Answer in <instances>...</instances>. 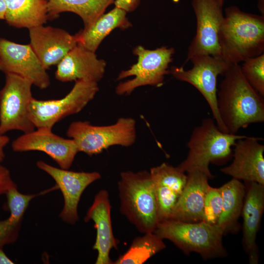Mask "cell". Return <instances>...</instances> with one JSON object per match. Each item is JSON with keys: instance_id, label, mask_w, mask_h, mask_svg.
Listing matches in <instances>:
<instances>
[{"instance_id": "cell-35", "label": "cell", "mask_w": 264, "mask_h": 264, "mask_svg": "<svg viewBox=\"0 0 264 264\" xmlns=\"http://www.w3.org/2000/svg\"><path fill=\"white\" fill-rule=\"evenodd\" d=\"M258 7L260 11L262 13V16L264 15V8H262V3H264V0H258Z\"/></svg>"}, {"instance_id": "cell-31", "label": "cell", "mask_w": 264, "mask_h": 264, "mask_svg": "<svg viewBox=\"0 0 264 264\" xmlns=\"http://www.w3.org/2000/svg\"><path fill=\"white\" fill-rule=\"evenodd\" d=\"M140 0H114L115 7L119 8L127 12L135 10L139 5Z\"/></svg>"}, {"instance_id": "cell-14", "label": "cell", "mask_w": 264, "mask_h": 264, "mask_svg": "<svg viewBox=\"0 0 264 264\" xmlns=\"http://www.w3.org/2000/svg\"><path fill=\"white\" fill-rule=\"evenodd\" d=\"M15 152L40 151L46 154L60 168L68 170L79 152L72 139H66L52 132V129L41 127L24 133L11 144Z\"/></svg>"}, {"instance_id": "cell-28", "label": "cell", "mask_w": 264, "mask_h": 264, "mask_svg": "<svg viewBox=\"0 0 264 264\" xmlns=\"http://www.w3.org/2000/svg\"><path fill=\"white\" fill-rule=\"evenodd\" d=\"M243 62L241 69L244 77L258 93L264 97V53Z\"/></svg>"}, {"instance_id": "cell-6", "label": "cell", "mask_w": 264, "mask_h": 264, "mask_svg": "<svg viewBox=\"0 0 264 264\" xmlns=\"http://www.w3.org/2000/svg\"><path fill=\"white\" fill-rule=\"evenodd\" d=\"M66 135L74 141L79 152L91 156L111 146L132 145L136 140V123L131 117H121L115 124L104 126L75 121L69 126Z\"/></svg>"}, {"instance_id": "cell-15", "label": "cell", "mask_w": 264, "mask_h": 264, "mask_svg": "<svg viewBox=\"0 0 264 264\" xmlns=\"http://www.w3.org/2000/svg\"><path fill=\"white\" fill-rule=\"evenodd\" d=\"M262 139L248 136L237 140L233 161L221 172L238 180L264 185V145L259 142Z\"/></svg>"}, {"instance_id": "cell-27", "label": "cell", "mask_w": 264, "mask_h": 264, "mask_svg": "<svg viewBox=\"0 0 264 264\" xmlns=\"http://www.w3.org/2000/svg\"><path fill=\"white\" fill-rule=\"evenodd\" d=\"M149 172L154 185L166 186L180 195L186 183L187 175L178 167L164 162L151 168Z\"/></svg>"}, {"instance_id": "cell-36", "label": "cell", "mask_w": 264, "mask_h": 264, "mask_svg": "<svg viewBox=\"0 0 264 264\" xmlns=\"http://www.w3.org/2000/svg\"><path fill=\"white\" fill-rule=\"evenodd\" d=\"M219 3H220V4L221 5V6H223V4H224V0H218Z\"/></svg>"}, {"instance_id": "cell-22", "label": "cell", "mask_w": 264, "mask_h": 264, "mask_svg": "<svg viewBox=\"0 0 264 264\" xmlns=\"http://www.w3.org/2000/svg\"><path fill=\"white\" fill-rule=\"evenodd\" d=\"M4 20L16 28L28 29L44 25L49 19L47 0H4Z\"/></svg>"}, {"instance_id": "cell-37", "label": "cell", "mask_w": 264, "mask_h": 264, "mask_svg": "<svg viewBox=\"0 0 264 264\" xmlns=\"http://www.w3.org/2000/svg\"></svg>"}, {"instance_id": "cell-1", "label": "cell", "mask_w": 264, "mask_h": 264, "mask_svg": "<svg viewBox=\"0 0 264 264\" xmlns=\"http://www.w3.org/2000/svg\"><path fill=\"white\" fill-rule=\"evenodd\" d=\"M217 92L220 118L228 132L264 121V97L244 77L239 64L231 65L223 75Z\"/></svg>"}, {"instance_id": "cell-21", "label": "cell", "mask_w": 264, "mask_h": 264, "mask_svg": "<svg viewBox=\"0 0 264 264\" xmlns=\"http://www.w3.org/2000/svg\"><path fill=\"white\" fill-rule=\"evenodd\" d=\"M127 12L116 7L100 16L91 25L75 34L77 44L96 52L102 41L114 29L125 30L132 26Z\"/></svg>"}, {"instance_id": "cell-3", "label": "cell", "mask_w": 264, "mask_h": 264, "mask_svg": "<svg viewBox=\"0 0 264 264\" xmlns=\"http://www.w3.org/2000/svg\"><path fill=\"white\" fill-rule=\"evenodd\" d=\"M118 190L122 214L140 232H154L158 223V210L150 172H122Z\"/></svg>"}, {"instance_id": "cell-20", "label": "cell", "mask_w": 264, "mask_h": 264, "mask_svg": "<svg viewBox=\"0 0 264 264\" xmlns=\"http://www.w3.org/2000/svg\"><path fill=\"white\" fill-rule=\"evenodd\" d=\"M242 210L243 218V244L248 253L250 264H256L259 256L256 242L264 210V185L254 181H246Z\"/></svg>"}, {"instance_id": "cell-12", "label": "cell", "mask_w": 264, "mask_h": 264, "mask_svg": "<svg viewBox=\"0 0 264 264\" xmlns=\"http://www.w3.org/2000/svg\"><path fill=\"white\" fill-rule=\"evenodd\" d=\"M0 70L27 79L41 89L50 84L46 69L29 44H17L0 38Z\"/></svg>"}, {"instance_id": "cell-4", "label": "cell", "mask_w": 264, "mask_h": 264, "mask_svg": "<svg viewBox=\"0 0 264 264\" xmlns=\"http://www.w3.org/2000/svg\"><path fill=\"white\" fill-rule=\"evenodd\" d=\"M247 136L224 132L215 120L206 118L192 131L187 144L189 149L187 157L177 167L184 173L198 171L212 178L209 164L230 157L231 148L237 140Z\"/></svg>"}, {"instance_id": "cell-23", "label": "cell", "mask_w": 264, "mask_h": 264, "mask_svg": "<svg viewBox=\"0 0 264 264\" xmlns=\"http://www.w3.org/2000/svg\"><path fill=\"white\" fill-rule=\"evenodd\" d=\"M53 189V187L39 194L32 195L22 194L17 187L10 189L6 192L5 195L10 216L6 219L0 220V247L14 243L18 239L24 214L30 201L37 196Z\"/></svg>"}, {"instance_id": "cell-17", "label": "cell", "mask_w": 264, "mask_h": 264, "mask_svg": "<svg viewBox=\"0 0 264 264\" xmlns=\"http://www.w3.org/2000/svg\"><path fill=\"white\" fill-rule=\"evenodd\" d=\"M106 66L95 52L77 44L57 65L55 78L62 82L83 80L97 83L103 78Z\"/></svg>"}, {"instance_id": "cell-9", "label": "cell", "mask_w": 264, "mask_h": 264, "mask_svg": "<svg viewBox=\"0 0 264 264\" xmlns=\"http://www.w3.org/2000/svg\"><path fill=\"white\" fill-rule=\"evenodd\" d=\"M189 61L193 64L191 69L185 70L183 66H173L170 72L176 79L190 84L200 92L208 104L219 129L228 133L218 111L217 83L218 76L223 75L232 65L220 57L210 55L196 56Z\"/></svg>"}, {"instance_id": "cell-16", "label": "cell", "mask_w": 264, "mask_h": 264, "mask_svg": "<svg viewBox=\"0 0 264 264\" xmlns=\"http://www.w3.org/2000/svg\"><path fill=\"white\" fill-rule=\"evenodd\" d=\"M30 45L45 69L58 65L77 44L76 35L44 25L29 29Z\"/></svg>"}, {"instance_id": "cell-8", "label": "cell", "mask_w": 264, "mask_h": 264, "mask_svg": "<svg viewBox=\"0 0 264 264\" xmlns=\"http://www.w3.org/2000/svg\"><path fill=\"white\" fill-rule=\"evenodd\" d=\"M5 84L0 90V134L12 130L23 133L36 128L28 113L32 83L13 73H5Z\"/></svg>"}, {"instance_id": "cell-19", "label": "cell", "mask_w": 264, "mask_h": 264, "mask_svg": "<svg viewBox=\"0 0 264 264\" xmlns=\"http://www.w3.org/2000/svg\"><path fill=\"white\" fill-rule=\"evenodd\" d=\"M208 179L198 171L188 173L186 183L168 220L185 222L202 220L205 198L210 187Z\"/></svg>"}, {"instance_id": "cell-32", "label": "cell", "mask_w": 264, "mask_h": 264, "mask_svg": "<svg viewBox=\"0 0 264 264\" xmlns=\"http://www.w3.org/2000/svg\"><path fill=\"white\" fill-rule=\"evenodd\" d=\"M10 138L4 134H0V163L4 159V147L8 144Z\"/></svg>"}, {"instance_id": "cell-11", "label": "cell", "mask_w": 264, "mask_h": 264, "mask_svg": "<svg viewBox=\"0 0 264 264\" xmlns=\"http://www.w3.org/2000/svg\"><path fill=\"white\" fill-rule=\"evenodd\" d=\"M197 21L196 32L187 51L185 63L192 57L210 55L221 57L218 35L224 19L218 0H192Z\"/></svg>"}, {"instance_id": "cell-26", "label": "cell", "mask_w": 264, "mask_h": 264, "mask_svg": "<svg viewBox=\"0 0 264 264\" xmlns=\"http://www.w3.org/2000/svg\"><path fill=\"white\" fill-rule=\"evenodd\" d=\"M163 239L154 232L144 233L133 239L127 251L114 264H142L164 249Z\"/></svg>"}, {"instance_id": "cell-2", "label": "cell", "mask_w": 264, "mask_h": 264, "mask_svg": "<svg viewBox=\"0 0 264 264\" xmlns=\"http://www.w3.org/2000/svg\"><path fill=\"white\" fill-rule=\"evenodd\" d=\"M218 40L221 57L230 65L264 53V16L226 8Z\"/></svg>"}, {"instance_id": "cell-5", "label": "cell", "mask_w": 264, "mask_h": 264, "mask_svg": "<svg viewBox=\"0 0 264 264\" xmlns=\"http://www.w3.org/2000/svg\"><path fill=\"white\" fill-rule=\"evenodd\" d=\"M154 232L163 240H169L187 255L194 252L206 259L227 255L222 242L224 232L217 224L167 220L158 222Z\"/></svg>"}, {"instance_id": "cell-10", "label": "cell", "mask_w": 264, "mask_h": 264, "mask_svg": "<svg viewBox=\"0 0 264 264\" xmlns=\"http://www.w3.org/2000/svg\"><path fill=\"white\" fill-rule=\"evenodd\" d=\"M133 53L137 56V62L129 69L121 71L117 80L132 76L134 78L117 85L115 91L118 95L129 94L136 88L143 86L161 84L165 76L170 72L169 64L173 61L175 49L163 46L150 50L138 45Z\"/></svg>"}, {"instance_id": "cell-25", "label": "cell", "mask_w": 264, "mask_h": 264, "mask_svg": "<svg viewBox=\"0 0 264 264\" xmlns=\"http://www.w3.org/2000/svg\"><path fill=\"white\" fill-rule=\"evenodd\" d=\"M222 199V209L217 225L224 234L235 230L241 214L245 193L244 185L233 178L219 188Z\"/></svg>"}, {"instance_id": "cell-34", "label": "cell", "mask_w": 264, "mask_h": 264, "mask_svg": "<svg viewBox=\"0 0 264 264\" xmlns=\"http://www.w3.org/2000/svg\"><path fill=\"white\" fill-rule=\"evenodd\" d=\"M6 5L4 0H0V20H4Z\"/></svg>"}, {"instance_id": "cell-13", "label": "cell", "mask_w": 264, "mask_h": 264, "mask_svg": "<svg viewBox=\"0 0 264 264\" xmlns=\"http://www.w3.org/2000/svg\"><path fill=\"white\" fill-rule=\"evenodd\" d=\"M36 165L54 179L56 185L63 194L64 205L60 217L66 223H76L79 219L78 206L82 194L88 186L101 178L100 174L58 168L42 160L37 161Z\"/></svg>"}, {"instance_id": "cell-30", "label": "cell", "mask_w": 264, "mask_h": 264, "mask_svg": "<svg viewBox=\"0 0 264 264\" xmlns=\"http://www.w3.org/2000/svg\"><path fill=\"white\" fill-rule=\"evenodd\" d=\"M17 187L9 170L0 163V195L5 194L10 189Z\"/></svg>"}, {"instance_id": "cell-29", "label": "cell", "mask_w": 264, "mask_h": 264, "mask_svg": "<svg viewBox=\"0 0 264 264\" xmlns=\"http://www.w3.org/2000/svg\"><path fill=\"white\" fill-rule=\"evenodd\" d=\"M222 209V199L219 188L210 186L205 198L202 221L217 224Z\"/></svg>"}, {"instance_id": "cell-33", "label": "cell", "mask_w": 264, "mask_h": 264, "mask_svg": "<svg viewBox=\"0 0 264 264\" xmlns=\"http://www.w3.org/2000/svg\"><path fill=\"white\" fill-rule=\"evenodd\" d=\"M14 263L6 255L2 247H0V264H13Z\"/></svg>"}, {"instance_id": "cell-18", "label": "cell", "mask_w": 264, "mask_h": 264, "mask_svg": "<svg viewBox=\"0 0 264 264\" xmlns=\"http://www.w3.org/2000/svg\"><path fill=\"white\" fill-rule=\"evenodd\" d=\"M92 220L96 229V238L93 249L97 251L96 264H112L110 257L112 248H117L118 242L115 238L111 220V206L109 192L100 190L95 196L94 201L84 218L86 222Z\"/></svg>"}, {"instance_id": "cell-7", "label": "cell", "mask_w": 264, "mask_h": 264, "mask_svg": "<svg viewBox=\"0 0 264 264\" xmlns=\"http://www.w3.org/2000/svg\"><path fill=\"white\" fill-rule=\"evenodd\" d=\"M98 90L97 83L77 80L69 92L61 99L40 100L33 98L28 107L29 118L36 128L52 129L62 119L81 111Z\"/></svg>"}, {"instance_id": "cell-24", "label": "cell", "mask_w": 264, "mask_h": 264, "mask_svg": "<svg viewBox=\"0 0 264 264\" xmlns=\"http://www.w3.org/2000/svg\"><path fill=\"white\" fill-rule=\"evenodd\" d=\"M114 1V0H48V18H57L63 12H72L82 19L84 28H86L103 14Z\"/></svg>"}]
</instances>
